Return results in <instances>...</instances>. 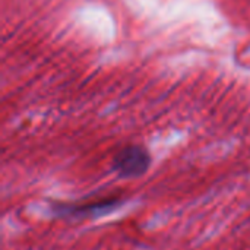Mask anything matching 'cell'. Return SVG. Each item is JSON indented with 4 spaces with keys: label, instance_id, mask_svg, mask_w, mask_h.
<instances>
[{
    "label": "cell",
    "instance_id": "cell-2",
    "mask_svg": "<svg viewBox=\"0 0 250 250\" xmlns=\"http://www.w3.org/2000/svg\"><path fill=\"white\" fill-rule=\"evenodd\" d=\"M120 204L122 201L119 198H110V199H101L88 204H53L51 209L56 215L60 217L81 218V217H92V215L108 212L116 207H119Z\"/></svg>",
    "mask_w": 250,
    "mask_h": 250
},
{
    "label": "cell",
    "instance_id": "cell-1",
    "mask_svg": "<svg viewBox=\"0 0 250 250\" xmlns=\"http://www.w3.org/2000/svg\"><path fill=\"white\" fill-rule=\"evenodd\" d=\"M151 157L148 151L138 145H130L117 152L113 160V168L122 176L127 179L139 177L149 168Z\"/></svg>",
    "mask_w": 250,
    "mask_h": 250
}]
</instances>
